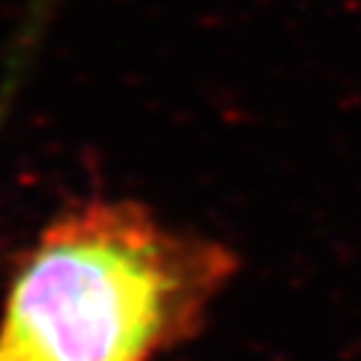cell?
<instances>
[{"label": "cell", "instance_id": "6da1fadb", "mask_svg": "<svg viewBox=\"0 0 361 361\" xmlns=\"http://www.w3.org/2000/svg\"><path fill=\"white\" fill-rule=\"evenodd\" d=\"M236 270L228 245L140 202H80L18 262L0 361H157L202 330Z\"/></svg>", "mask_w": 361, "mask_h": 361}]
</instances>
